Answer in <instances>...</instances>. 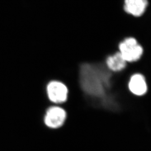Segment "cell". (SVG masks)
<instances>
[{
	"label": "cell",
	"mask_w": 151,
	"mask_h": 151,
	"mask_svg": "<svg viewBox=\"0 0 151 151\" xmlns=\"http://www.w3.org/2000/svg\"><path fill=\"white\" fill-rule=\"evenodd\" d=\"M67 118V114L63 108L59 106H52L46 111L44 122L46 126L52 129L61 127Z\"/></svg>",
	"instance_id": "3"
},
{
	"label": "cell",
	"mask_w": 151,
	"mask_h": 151,
	"mask_svg": "<svg viewBox=\"0 0 151 151\" xmlns=\"http://www.w3.org/2000/svg\"><path fill=\"white\" fill-rule=\"evenodd\" d=\"M105 65L110 71L116 73L125 69L127 67V62L118 51L108 55L105 59Z\"/></svg>",
	"instance_id": "7"
},
{
	"label": "cell",
	"mask_w": 151,
	"mask_h": 151,
	"mask_svg": "<svg viewBox=\"0 0 151 151\" xmlns=\"http://www.w3.org/2000/svg\"><path fill=\"white\" fill-rule=\"evenodd\" d=\"M49 99L53 103L60 104L66 101L68 90L63 83L58 81L50 82L47 86Z\"/></svg>",
	"instance_id": "4"
},
{
	"label": "cell",
	"mask_w": 151,
	"mask_h": 151,
	"mask_svg": "<svg viewBox=\"0 0 151 151\" xmlns=\"http://www.w3.org/2000/svg\"><path fill=\"white\" fill-rule=\"evenodd\" d=\"M118 48L127 63L137 62L144 54L143 47L137 39L133 37L124 38L119 42Z\"/></svg>",
	"instance_id": "2"
},
{
	"label": "cell",
	"mask_w": 151,
	"mask_h": 151,
	"mask_svg": "<svg viewBox=\"0 0 151 151\" xmlns=\"http://www.w3.org/2000/svg\"><path fill=\"white\" fill-rule=\"evenodd\" d=\"M96 65L83 63L80 69V83L82 90L89 96H103L110 86V76L101 72Z\"/></svg>",
	"instance_id": "1"
},
{
	"label": "cell",
	"mask_w": 151,
	"mask_h": 151,
	"mask_svg": "<svg viewBox=\"0 0 151 151\" xmlns=\"http://www.w3.org/2000/svg\"><path fill=\"white\" fill-rule=\"evenodd\" d=\"M148 6V0H124L123 9L130 15L139 17L146 12Z\"/></svg>",
	"instance_id": "6"
},
{
	"label": "cell",
	"mask_w": 151,
	"mask_h": 151,
	"mask_svg": "<svg viewBox=\"0 0 151 151\" xmlns=\"http://www.w3.org/2000/svg\"><path fill=\"white\" fill-rule=\"evenodd\" d=\"M128 89L131 93L138 96H142L148 91V84L145 76L140 73H135L130 77Z\"/></svg>",
	"instance_id": "5"
}]
</instances>
